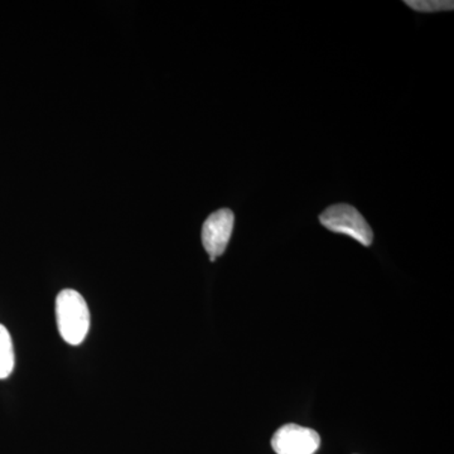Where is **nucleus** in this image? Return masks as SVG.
I'll return each instance as SVG.
<instances>
[{
  "mask_svg": "<svg viewBox=\"0 0 454 454\" xmlns=\"http://www.w3.org/2000/svg\"><path fill=\"white\" fill-rule=\"evenodd\" d=\"M56 319L59 333L68 345H80L88 336L89 307L79 292L65 289L57 295Z\"/></svg>",
  "mask_w": 454,
  "mask_h": 454,
  "instance_id": "obj_1",
  "label": "nucleus"
},
{
  "mask_svg": "<svg viewBox=\"0 0 454 454\" xmlns=\"http://www.w3.org/2000/svg\"><path fill=\"white\" fill-rule=\"evenodd\" d=\"M322 225L330 231L348 235L364 247L372 244V230L363 215L352 206L340 203L328 207L319 216Z\"/></svg>",
  "mask_w": 454,
  "mask_h": 454,
  "instance_id": "obj_2",
  "label": "nucleus"
},
{
  "mask_svg": "<svg viewBox=\"0 0 454 454\" xmlns=\"http://www.w3.org/2000/svg\"><path fill=\"white\" fill-rule=\"evenodd\" d=\"M319 446L318 433L297 424H286L271 438V447L277 454H315Z\"/></svg>",
  "mask_w": 454,
  "mask_h": 454,
  "instance_id": "obj_3",
  "label": "nucleus"
},
{
  "mask_svg": "<svg viewBox=\"0 0 454 454\" xmlns=\"http://www.w3.org/2000/svg\"><path fill=\"white\" fill-rule=\"evenodd\" d=\"M235 216L229 208L214 212L207 217L202 226V244L206 252L210 255L211 262L225 253L232 230H234Z\"/></svg>",
  "mask_w": 454,
  "mask_h": 454,
  "instance_id": "obj_4",
  "label": "nucleus"
},
{
  "mask_svg": "<svg viewBox=\"0 0 454 454\" xmlns=\"http://www.w3.org/2000/svg\"><path fill=\"white\" fill-rule=\"evenodd\" d=\"M16 357H14L13 342L7 328L0 325V380L9 378L13 372Z\"/></svg>",
  "mask_w": 454,
  "mask_h": 454,
  "instance_id": "obj_5",
  "label": "nucleus"
},
{
  "mask_svg": "<svg viewBox=\"0 0 454 454\" xmlns=\"http://www.w3.org/2000/svg\"><path fill=\"white\" fill-rule=\"evenodd\" d=\"M405 4L420 13L453 11L454 3L450 0H406Z\"/></svg>",
  "mask_w": 454,
  "mask_h": 454,
  "instance_id": "obj_6",
  "label": "nucleus"
}]
</instances>
